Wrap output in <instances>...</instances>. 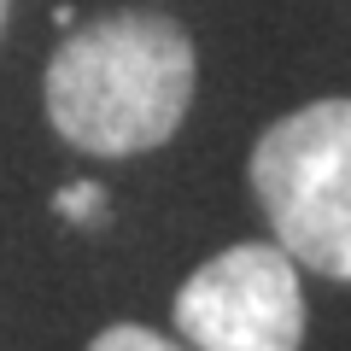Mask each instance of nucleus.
<instances>
[{"mask_svg":"<svg viewBox=\"0 0 351 351\" xmlns=\"http://www.w3.org/2000/svg\"><path fill=\"white\" fill-rule=\"evenodd\" d=\"M199 82L193 36L164 12L82 24L47 59V123L76 152L135 158L182 129Z\"/></svg>","mask_w":351,"mask_h":351,"instance_id":"f257e3e1","label":"nucleus"},{"mask_svg":"<svg viewBox=\"0 0 351 351\" xmlns=\"http://www.w3.org/2000/svg\"><path fill=\"white\" fill-rule=\"evenodd\" d=\"M252 193L293 263L351 281V100H311L263 129Z\"/></svg>","mask_w":351,"mask_h":351,"instance_id":"f03ea898","label":"nucleus"},{"mask_svg":"<svg viewBox=\"0 0 351 351\" xmlns=\"http://www.w3.org/2000/svg\"><path fill=\"white\" fill-rule=\"evenodd\" d=\"M176 334L193 351H299L304 287L276 240H240L176 293Z\"/></svg>","mask_w":351,"mask_h":351,"instance_id":"7ed1b4c3","label":"nucleus"},{"mask_svg":"<svg viewBox=\"0 0 351 351\" xmlns=\"http://www.w3.org/2000/svg\"><path fill=\"white\" fill-rule=\"evenodd\" d=\"M88 351H188V346H176V339L152 334V328H141V322H112V328L94 334Z\"/></svg>","mask_w":351,"mask_h":351,"instance_id":"20e7f679","label":"nucleus"},{"mask_svg":"<svg viewBox=\"0 0 351 351\" xmlns=\"http://www.w3.org/2000/svg\"><path fill=\"white\" fill-rule=\"evenodd\" d=\"M106 193L100 188H94V182H76V188H64L59 193V211L64 217H71V223H100V217H106Z\"/></svg>","mask_w":351,"mask_h":351,"instance_id":"39448f33","label":"nucleus"},{"mask_svg":"<svg viewBox=\"0 0 351 351\" xmlns=\"http://www.w3.org/2000/svg\"><path fill=\"white\" fill-rule=\"evenodd\" d=\"M6 12H12V0H0V29H6Z\"/></svg>","mask_w":351,"mask_h":351,"instance_id":"423d86ee","label":"nucleus"}]
</instances>
